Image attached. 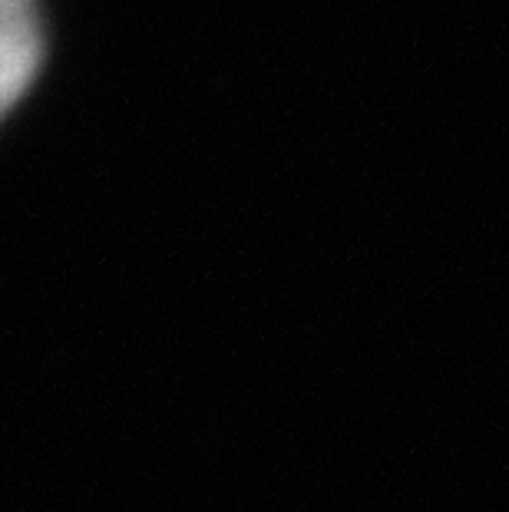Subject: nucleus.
I'll list each match as a JSON object with an SVG mask.
<instances>
[{"label":"nucleus","instance_id":"obj_1","mask_svg":"<svg viewBox=\"0 0 509 512\" xmlns=\"http://www.w3.org/2000/svg\"><path fill=\"white\" fill-rule=\"evenodd\" d=\"M47 60V27L40 0H0V123L27 90Z\"/></svg>","mask_w":509,"mask_h":512}]
</instances>
